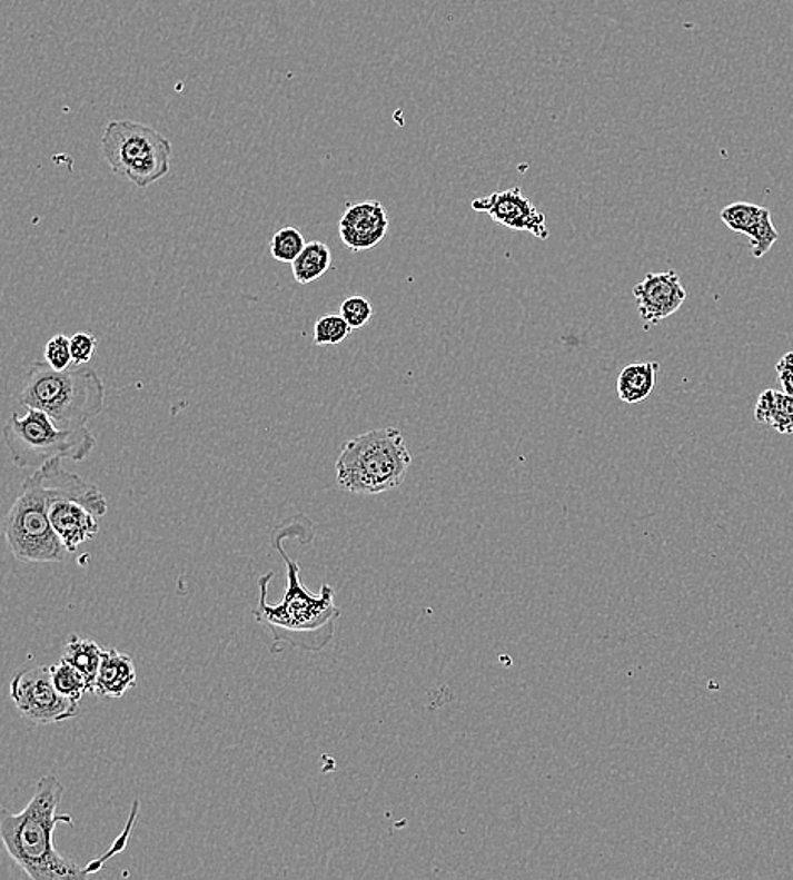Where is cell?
Segmentation results:
<instances>
[{"label": "cell", "mask_w": 793, "mask_h": 880, "mask_svg": "<svg viewBox=\"0 0 793 880\" xmlns=\"http://www.w3.org/2000/svg\"><path fill=\"white\" fill-rule=\"evenodd\" d=\"M63 794L65 785L53 774H47L39 779L31 801L21 813L2 811L0 837L6 850L32 880L86 879L103 867V862L113 853L119 852L120 847L126 846V840L119 838L106 857L90 863L87 869L61 856L54 847L57 824L73 827V820L68 814H57Z\"/></svg>", "instance_id": "obj_1"}, {"label": "cell", "mask_w": 793, "mask_h": 880, "mask_svg": "<svg viewBox=\"0 0 793 880\" xmlns=\"http://www.w3.org/2000/svg\"><path fill=\"white\" fill-rule=\"evenodd\" d=\"M288 525L276 528L272 544L286 564V591L281 603L269 605V581L275 574L268 573L259 580V605L255 610L259 625L268 630L272 649L278 652L279 644H288L308 652H320L330 644L339 622V606L336 605V590L324 584L320 593H311L301 583L300 564L286 554L282 542L288 538Z\"/></svg>", "instance_id": "obj_2"}, {"label": "cell", "mask_w": 793, "mask_h": 880, "mask_svg": "<svg viewBox=\"0 0 793 880\" xmlns=\"http://www.w3.org/2000/svg\"><path fill=\"white\" fill-rule=\"evenodd\" d=\"M16 402L44 412L60 428L87 427L106 407V385L96 369L75 365L58 372L47 362H34L19 378Z\"/></svg>", "instance_id": "obj_3"}, {"label": "cell", "mask_w": 793, "mask_h": 880, "mask_svg": "<svg viewBox=\"0 0 793 880\" xmlns=\"http://www.w3.org/2000/svg\"><path fill=\"white\" fill-rule=\"evenodd\" d=\"M412 466L405 437L395 427L376 428L344 444L336 461L337 485L354 495L399 488Z\"/></svg>", "instance_id": "obj_4"}, {"label": "cell", "mask_w": 793, "mask_h": 880, "mask_svg": "<svg viewBox=\"0 0 793 880\" xmlns=\"http://www.w3.org/2000/svg\"><path fill=\"white\" fill-rule=\"evenodd\" d=\"M53 485L44 466L26 477L4 522L12 555L22 563H63L70 552L61 544L50 520Z\"/></svg>", "instance_id": "obj_5"}, {"label": "cell", "mask_w": 793, "mask_h": 880, "mask_svg": "<svg viewBox=\"0 0 793 880\" xmlns=\"http://www.w3.org/2000/svg\"><path fill=\"white\" fill-rule=\"evenodd\" d=\"M4 441L19 469H39L53 459L83 461L96 449L97 438L89 427L60 428L44 412L26 408L12 414L4 427Z\"/></svg>", "instance_id": "obj_6"}, {"label": "cell", "mask_w": 793, "mask_h": 880, "mask_svg": "<svg viewBox=\"0 0 793 880\" xmlns=\"http://www.w3.org/2000/svg\"><path fill=\"white\" fill-rule=\"evenodd\" d=\"M171 142L149 126L110 121L102 136V152L110 170L138 188L170 174Z\"/></svg>", "instance_id": "obj_7"}, {"label": "cell", "mask_w": 793, "mask_h": 880, "mask_svg": "<svg viewBox=\"0 0 793 880\" xmlns=\"http://www.w3.org/2000/svg\"><path fill=\"white\" fill-rule=\"evenodd\" d=\"M11 698L22 716L39 725L67 722L78 714V703L57 690L51 668H24L11 681Z\"/></svg>", "instance_id": "obj_8"}, {"label": "cell", "mask_w": 793, "mask_h": 880, "mask_svg": "<svg viewBox=\"0 0 793 880\" xmlns=\"http://www.w3.org/2000/svg\"><path fill=\"white\" fill-rule=\"evenodd\" d=\"M476 212L487 214L494 223L512 230H525L538 239H548L551 230L545 214L536 209L535 204L523 195L522 188L496 191L489 197L473 200Z\"/></svg>", "instance_id": "obj_9"}, {"label": "cell", "mask_w": 793, "mask_h": 880, "mask_svg": "<svg viewBox=\"0 0 793 880\" xmlns=\"http://www.w3.org/2000/svg\"><path fill=\"white\" fill-rule=\"evenodd\" d=\"M636 308L646 326H656L672 317L687 300V291L674 269L648 273L633 288Z\"/></svg>", "instance_id": "obj_10"}, {"label": "cell", "mask_w": 793, "mask_h": 880, "mask_svg": "<svg viewBox=\"0 0 793 880\" xmlns=\"http://www.w3.org/2000/svg\"><path fill=\"white\" fill-rule=\"evenodd\" d=\"M389 229V217L379 200L349 204L339 220V237L354 253L376 248Z\"/></svg>", "instance_id": "obj_11"}, {"label": "cell", "mask_w": 793, "mask_h": 880, "mask_svg": "<svg viewBox=\"0 0 793 880\" xmlns=\"http://www.w3.org/2000/svg\"><path fill=\"white\" fill-rule=\"evenodd\" d=\"M721 220L734 233L750 237L751 253L756 259L763 258L780 239L772 212L756 204H731L721 210Z\"/></svg>", "instance_id": "obj_12"}, {"label": "cell", "mask_w": 793, "mask_h": 880, "mask_svg": "<svg viewBox=\"0 0 793 880\" xmlns=\"http://www.w3.org/2000/svg\"><path fill=\"white\" fill-rule=\"evenodd\" d=\"M136 664L131 655L117 649H103L99 674L93 684V694L100 698H123L136 688Z\"/></svg>", "instance_id": "obj_13"}, {"label": "cell", "mask_w": 793, "mask_h": 880, "mask_svg": "<svg viewBox=\"0 0 793 880\" xmlns=\"http://www.w3.org/2000/svg\"><path fill=\"white\" fill-rule=\"evenodd\" d=\"M658 363H633L624 366L617 376V396L626 405H636L648 398L656 386Z\"/></svg>", "instance_id": "obj_14"}, {"label": "cell", "mask_w": 793, "mask_h": 880, "mask_svg": "<svg viewBox=\"0 0 793 880\" xmlns=\"http://www.w3.org/2000/svg\"><path fill=\"white\" fill-rule=\"evenodd\" d=\"M755 418L779 434H793V396L779 389H765L755 407Z\"/></svg>", "instance_id": "obj_15"}, {"label": "cell", "mask_w": 793, "mask_h": 880, "mask_svg": "<svg viewBox=\"0 0 793 880\" xmlns=\"http://www.w3.org/2000/svg\"><path fill=\"white\" fill-rule=\"evenodd\" d=\"M102 655L103 649L97 644L96 640L83 639V636H78L73 633L68 639L67 645H65L63 657L61 659L70 662L78 671L83 672V675L89 679L93 691Z\"/></svg>", "instance_id": "obj_16"}, {"label": "cell", "mask_w": 793, "mask_h": 880, "mask_svg": "<svg viewBox=\"0 0 793 880\" xmlns=\"http://www.w3.org/2000/svg\"><path fill=\"white\" fill-rule=\"evenodd\" d=\"M331 266V251L325 243H307L304 251L291 263L298 285H310L320 279Z\"/></svg>", "instance_id": "obj_17"}, {"label": "cell", "mask_w": 793, "mask_h": 880, "mask_svg": "<svg viewBox=\"0 0 793 880\" xmlns=\"http://www.w3.org/2000/svg\"><path fill=\"white\" fill-rule=\"evenodd\" d=\"M50 668L54 686L68 700L80 703L81 698L86 696L87 693H92L89 679L83 675V672L71 665L70 662L61 659L58 664L50 665Z\"/></svg>", "instance_id": "obj_18"}, {"label": "cell", "mask_w": 793, "mask_h": 880, "mask_svg": "<svg viewBox=\"0 0 793 880\" xmlns=\"http://www.w3.org/2000/svg\"><path fill=\"white\" fill-rule=\"evenodd\" d=\"M305 246L307 243H305L304 234L297 227L291 226L279 229L269 243L271 256L279 263H294L304 251Z\"/></svg>", "instance_id": "obj_19"}, {"label": "cell", "mask_w": 793, "mask_h": 880, "mask_svg": "<svg viewBox=\"0 0 793 880\" xmlns=\"http://www.w3.org/2000/svg\"><path fill=\"white\" fill-rule=\"evenodd\" d=\"M353 333V327L344 320L343 315H324L315 323V346H337Z\"/></svg>", "instance_id": "obj_20"}, {"label": "cell", "mask_w": 793, "mask_h": 880, "mask_svg": "<svg viewBox=\"0 0 793 880\" xmlns=\"http://www.w3.org/2000/svg\"><path fill=\"white\" fill-rule=\"evenodd\" d=\"M373 305H370V301L367 300L366 297H360V295L347 297L346 300L343 301V305H340V315H343L344 320L353 327V330L363 329V327L369 323L370 318H373Z\"/></svg>", "instance_id": "obj_21"}, {"label": "cell", "mask_w": 793, "mask_h": 880, "mask_svg": "<svg viewBox=\"0 0 793 880\" xmlns=\"http://www.w3.org/2000/svg\"><path fill=\"white\" fill-rule=\"evenodd\" d=\"M44 362L53 366L58 372L71 368L73 365V357H71V340L70 337L58 334L48 340L47 349H44Z\"/></svg>", "instance_id": "obj_22"}, {"label": "cell", "mask_w": 793, "mask_h": 880, "mask_svg": "<svg viewBox=\"0 0 793 880\" xmlns=\"http://www.w3.org/2000/svg\"><path fill=\"white\" fill-rule=\"evenodd\" d=\"M71 340V357H73V365H89L92 362L93 354L97 350V337L89 333H78Z\"/></svg>", "instance_id": "obj_23"}, {"label": "cell", "mask_w": 793, "mask_h": 880, "mask_svg": "<svg viewBox=\"0 0 793 880\" xmlns=\"http://www.w3.org/2000/svg\"><path fill=\"white\" fill-rule=\"evenodd\" d=\"M776 382L783 393L793 396V353H786L776 363Z\"/></svg>", "instance_id": "obj_24"}]
</instances>
